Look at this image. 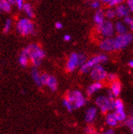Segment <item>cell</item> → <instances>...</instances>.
Listing matches in <instances>:
<instances>
[{
  "label": "cell",
  "mask_w": 133,
  "mask_h": 134,
  "mask_svg": "<svg viewBox=\"0 0 133 134\" xmlns=\"http://www.w3.org/2000/svg\"><path fill=\"white\" fill-rule=\"evenodd\" d=\"M21 54L27 56L34 66L40 65L42 60L45 57V52L36 44H30L27 48L23 49Z\"/></svg>",
  "instance_id": "1"
},
{
  "label": "cell",
  "mask_w": 133,
  "mask_h": 134,
  "mask_svg": "<svg viewBox=\"0 0 133 134\" xmlns=\"http://www.w3.org/2000/svg\"><path fill=\"white\" fill-rule=\"evenodd\" d=\"M96 103L103 114H105L107 111L114 109V99L110 92H109L108 97L100 96L97 97Z\"/></svg>",
  "instance_id": "2"
},
{
  "label": "cell",
  "mask_w": 133,
  "mask_h": 134,
  "mask_svg": "<svg viewBox=\"0 0 133 134\" xmlns=\"http://www.w3.org/2000/svg\"><path fill=\"white\" fill-rule=\"evenodd\" d=\"M16 29H17V31L21 34V35L25 36L28 35H31V34H34V25L30 19L23 18L18 21Z\"/></svg>",
  "instance_id": "3"
},
{
  "label": "cell",
  "mask_w": 133,
  "mask_h": 134,
  "mask_svg": "<svg viewBox=\"0 0 133 134\" xmlns=\"http://www.w3.org/2000/svg\"><path fill=\"white\" fill-rule=\"evenodd\" d=\"M66 99L72 104L73 108H81L86 104V99L82 94V92L77 90L70 92Z\"/></svg>",
  "instance_id": "4"
},
{
  "label": "cell",
  "mask_w": 133,
  "mask_h": 134,
  "mask_svg": "<svg viewBox=\"0 0 133 134\" xmlns=\"http://www.w3.org/2000/svg\"><path fill=\"white\" fill-rule=\"evenodd\" d=\"M132 35L130 33H126L124 35H119L114 38V50H119L126 48L132 41Z\"/></svg>",
  "instance_id": "5"
},
{
  "label": "cell",
  "mask_w": 133,
  "mask_h": 134,
  "mask_svg": "<svg viewBox=\"0 0 133 134\" xmlns=\"http://www.w3.org/2000/svg\"><path fill=\"white\" fill-rule=\"evenodd\" d=\"M107 61V57L105 55H99L96 56L93 58L90 59L88 62H87L85 64H83L81 66V72L82 73H87L91 69H92L93 67H95L96 65H99L101 62H104Z\"/></svg>",
  "instance_id": "6"
},
{
  "label": "cell",
  "mask_w": 133,
  "mask_h": 134,
  "mask_svg": "<svg viewBox=\"0 0 133 134\" xmlns=\"http://www.w3.org/2000/svg\"><path fill=\"white\" fill-rule=\"evenodd\" d=\"M107 72L103 68V66L101 65H97L95 67H93L91 70V77L94 81L101 83V81H103L105 78L107 77Z\"/></svg>",
  "instance_id": "7"
},
{
  "label": "cell",
  "mask_w": 133,
  "mask_h": 134,
  "mask_svg": "<svg viewBox=\"0 0 133 134\" xmlns=\"http://www.w3.org/2000/svg\"><path fill=\"white\" fill-rule=\"evenodd\" d=\"M98 30L103 36L110 38L114 33V25L110 21H105L101 25H98Z\"/></svg>",
  "instance_id": "8"
},
{
  "label": "cell",
  "mask_w": 133,
  "mask_h": 134,
  "mask_svg": "<svg viewBox=\"0 0 133 134\" xmlns=\"http://www.w3.org/2000/svg\"><path fill=\"white\" fill-rule=\"evenodd\" d=\"M78 65V54H77V53H72L68 60L67 65H66V70L69 72H72L77 68Z\"/></svg>",
  "instance_id": "9"
},
{
  "label": "cell",
  "mask_w": 133,
  "mask_h": 134,
  "mask_svg": "<svg viewBox=\"0 0 133 134\" xmlns=\"http://www.w3.org/2000/svg\"><path fill=\"white\" fill-rule=\"evenodd\" d=\"M100 48L106 52H111L113 50H114V38H107L104 39L103 41L100 43Z\"/></svg>",
  "instance_id": "10"
},
{
  "label": "cell",
  "mask_w": 133,
  "mask_h": 134,
  "mask_svg": "<svg viewBox=\"0 0 133 134\" xmlns=\"http://www.w3.org/2000/svg\"><path fill=\"white\" fill-rule=\"evenodd\" d=\"M97 114V110L95 107H91L89 108L87 112H86V115H85V120L87 123H92L94 121V119L96 116Z\"/></svg>",
  "instance_id": "11"
},
{
  "label": "cell",
  "mask_w": 133,
  "mask_h": 134,
  "mask_svg": "<svg viewBox=\"0 0 133 134\" xmlns=\"http://www.w3.org/2000/svg\"><path fill=\"white\" fill-rule=\"evenodd\" d=\"M115 13H116V16L119 17H125L129 15V10L127 6H125L123 4H120L117 6V8L115 9Z\"/></svg>",
  "instance_id": "12"
},
{
  "label": "cell",
  "mask_w": 133,
  "mask_h": 134,
  "mask_svg": "<svg viewBox=\"0 0 133 134\" xmlns=\"http://www.w3.org/2000/svg\"><path fill=\"white\" fill-rule=\"evenodd\" d=\"M121 89H122V85L118 80H115V81L112 83L110 92L114 97H118L121 92Z\"/></svg>",
  "instance_id": "13"
},
{
  "label": "cell",
  "mask_w": 133,
  "mask_h": 134,
  "mask_svg": "<svg viewBox=\"0 0 133 134\" xmlns=\"http://www.w3.org/2000/svg\"><path fill=\"white\" fill-rule=\"evenodd\" d=\"M101 88H102V83H99V82H95L94 83L91 84L88 88V89H87V94L88 96H91L94 92H97L98 90L101 89Z\"/></svg>",
  "instance_id": "14"
},
{
  "label": "cell",
  "mask_w": 133,
  "mask_h": 134,
  "mask_svg": "<svg viewBox=\"0 0 133 134\" xmlns=\"http://www.w3.org/2000/svg\"><path fill=\"white\" fill-rule=\"evenodd\" d=\"M94 21L97 25H101L105 21V12L102 9H99L94 16Z\"/></svg>",
  "instance_id": "15"
},
{
  "label": "cell",
  "mask_w": 133,
  "mask_h": 134,
  "mask_svg": "<svg viewBox=\"0 0 133 134\" xmlns=\"http://www.w3.org/2000/svg\"><path fill=\"white\" fill-rule=\"evenodd\" d=\"M46 85H48L49 88H51V91H56L57 88V81L54 76L49 75L48 81H47Z\"/></svg>",
  "instance_id": "16"
},
{
  "label": "cell",
  "mask_w": 133,
  "mask_h": 134,
  "mask_svg": "<svg viewBox=\"0 0 133 134\" xmlns=\"http://www.w3.org/2000/svg\"><path fill=\"white\" fill-rule=\"evenodd\" d=\"M114 30H116L119 35H124L127 32V27L121 21H117L114 25Z\"/></svg>",
  "instance_id": "17"
},
{
  "label": "cell",
  "mask_w": 133,
  "mask_h": 134,
  "mask_svg": "<svg viewBox=\"0 0 133 134\" xmlns=\"http://www.w3.org/2000/svg\"><path fill=\"white\" fill-rule=\"evenodd\" d=\"M106 123H107L108 125L112 126V127L116 126L118 124V121L114 114H112V113L108 114L107 116H106Z\"/></svg>",
  "instance_id": "18"
},
{
  "label": "cell",
  "mask_w": 133,
  "mask_h": 134,
  "mask_svg": "<svg viewBox=\"0 0 133 134\" xmlns=\"http://www.w3.org/2000/svg\"><path fill=\"white\" fill-rule=\"evenodd\" d=\"M25 12L27 14V16L30 18L34 17V13L33 12V8H32V6L30 3H24L23 5V8H22Z\"/></svg>",
  "instance_id": "19"
},
{
  "label": "cell",
  "mask_w": 133,
  "mask_h": 134,
  "mask_svg": "<svg viewBox=\"0 0 133 134\" xmlns=\"http://www.w3.org/2000/svg\"><path fill=\"white\" fill-rule=\"evenodd\" d=\"M32 77H33V79H34V83L38 85V86H42V83H41V77H40V75H39L38 71L34 68L32 71Z\"/></svg>",
  "instance_id": "20"
},
{
  "label": "cell",
  "mask_w": 133,
  "mask_h": 134,
  "mask_svg": "<svg viewBox=\"0 0 133 134\" xmlns=\"http://www.w3.org/2000/svg\"><path fill=\"white\" fill-rule=\"evenodd\" d=\"M114 109L116 110V112L124 111V104L121 99L118 98L114 100Z\"/></svg>",
  "instance_id": "21"
},
{
  "label": "cell",
  "mask_w": 133,
  "mask_h": 134,
  "mask_svg": "<svg viewBox=\"0 0 133 134\" xmlns=\"http://www.w3.org/2000/svg\"><path fill=\"white\" fill-rule=\"evenodd\" d=\"M0 8H1V11L3 10L6 12H10L11 10V6L8 3V1L2 0V1H0Z\"/></svg>",
  "instance_id": "22"
},
{
  "label": "cell",
  "mask_w": 133,
  "mask_h": 134,
  "mask_svg": "<svg viewBox=\"0 0 133 134\" xmlns=\"http://www.w3.org/2000/svg\"><path fill=\"white\" fill-rule=\"evenodd\" d=\"M114 115L118 122L125 121V119H127V115H126L125 111H121V112H116L115 111V113H114Z\"/></svg>",
  "instance_id": "23"
},
{
  "label": "cell",
  "mask_w": 133,
  "mask_h": 134,
  "mask_svg": "<svg viewBox=\"0 0 133 134\" xmlns=\"http://www.w3.org/2000/svg\"><path fill=\"white\" fill-rule=\"evenodd\" d=\"M19 62L21 64L22 66H26L29 63V57L27 56H25L24 54H21L20 56V58H19Z\"/></svg>",
  "instance_id": "24"
},
{
  "label": "cell",
  "mask_w": 133,
  "mask_h": 134,
  "mask_svg": "<svg viewBox=\"0 0 133 134\" xmlns=\"http://www.w3.org/2000/svg\"><path fill=\"white\" fill-rule=\"evenodd\" d=\"M105 16L107 17L108 19H114L116 16V13H115V10L113 8H109L107 11L105 12Z\"/></svg>",
  "instance_id": "25"
},
{
  "label": "cell",
  "mask_w": 133,
  "mask_h": 134,
  "mask_svg": "<svg viewBox=\"0 0 133 134\" xmlns=\"http://www.w3.org/2000/svg\"><path fill=\"white\" fill-rule=\"evenodd\" d=\"M122 0H105V1H103V3H108V5L112 8V7L114 6H118L120 3H122Z\"/></svg>",
  "instance_id": "26"
},
{
  "label": "cell",
  "mask_w": 133,
  "mask_h": 134,
  "mask_svg": "<svg viewBox=\"0 0 133 134\" xmlns=\"http://www.w3.org/2000/svg\"><path fill=\"white\" fill-rule=\"evenodd\" d=\"M63 104H64V105H65V107L66 109H67V110L68 111H70V112H71L72 110H73V105H72V104L69 102V100H67V99H64V100H63Z\"/></svg>",
  "instance_id": "27"
},
{
  "label": "cell",
  "mask_w": 133,
  "mask_h": 134,
  "mask_svg": "<svg viewBox=\"0 0 133 134\" xmlns=\"http://www.w3.org/2000/svg\"><path fill=\"white\" fill-rule=\"evenodd\" d=\"M11 27V21L10 19H8L6 21V23H5V26H4V29H3V32L6 34V33H8Z\"/></svg>",
  "instance_id": "28"
},
{
  "label": "cell",
  "mask_w": 133,
  "mask_h": 134,
  "mask_svg": "<svg viewBox=\"0 0 133 134\" xmlns=\"http://www.w3.org/2000/svg\"><path fill=\"white\" fill-rule=\"evenodd\" d=\"M125 124L127 125L128 128L131 129V132H132V126H133V119H132V117H129L128 119H125Z\"/></svg>",
  "instance_id": "29"
},
{
  "label": "cell",
  "mask_w": 133,
  "mask_h": 134,
  "mask_svg": "<svg viewBox=\"0 0 133 134\" xmlns=\"http://www.w3.org/2000/svg\"><path fill=\"white\" fill-rule=\"evenodd\" d=\"M85 132L87 134H97L96 129L93 128L91 126H88V127H86L85 129Z\"/></svg>",
  "instance_id": "30"
},
{
  "label": "cell",
  "mask_w": 133,
  "mask_h": 134,
  "mask_svg": "<svg viewBox=\"0 0 133 134\" xmlns=\"http://www.w3.org/2000/svg\"><path fill=\"white\" fill-rule=\"evenodd\" d=\"M86 63V56L83 54H79L78 55V65H83Z\"/></svg>",
  "instance_id": "31"
},
{
  "label": "cell",
  "mask_w": 133,
  "mask_h": 134,
  "mask_svg": "<svg viewBox=\"0 0 133 134\" xmlns=\"http://www.w3.org/2000/svg\"><path fill=\"white\" fill-rule=\"evenodd\" d=\"M40 77H41V83H42V85H46L49 75H48V74H43V75H42Z\"/></svg>",
  "instance_id": "32"
},
{
  "label": "cell",
  "mask_w": 133,
  "mask_h": 134,
  "mask_svg": "<svg viewBox=\"0 0 133 134\" xmlns=\"http://www.w3.org/2000/svg\"><path fill=\"white\" fill-rule=\"evenodd\" d=\"M124 22L126 24H128L130 25L131 24H133V20H132V18L131 16H125L124 17Z\"/></svg>",
  "instance_id": "33"
},
{
  "label": "cell",
  "mask_w": 133,
  "mask_h": 134,
  "mask_svg": "<svg viewBox=\"0 0 133 134\" xmlns=\"http://www.w3.org/2000/svg\"><path fill=\"white\" fill-rule=\"evenodd\" d=\"M16 4L17 5V8L19 10H22L23 5H24V2L22 0H17V1H16Z\"/></svg>",
  "instance_id": "34"
},
{
  "label": "cell",
  "mask_w": 133,
  "mask_h": 134,
  "mask_svg": "<svg viewBox=\"0 0 133 134\" xmlns=\"http://www.w3.org/2000/svg\"><path fill=\"white\" fill-rule=\"evenodd\" d=\"M108 76V79H109V81H115V80H117V76H116V75H114V74H109V75H107Z\"/></svg>",
  "instance_id": "35"
},
{
  "label": "cell",
  "mask_w": 133,
  "mask_h": 134,
  "mask_svg": "<svg viewBox=\"0 0 133 134\" xmlns=\"http://www.w3.org/2000/svg\"><path fill=\"white\" fill-rule=\"evenodd\" d=\"M127 4H128V10L132 12L133 11V1H132V0H128Z\"/></svg>",
  "instance_id": "36"
},
{
  "label": "cell",
  "mask_w": 133,
  "mask_h": 134,
  "mask_svg": "<svg viewBox=\"0 0 133 134\" xmlns=\"http://www.w3.org/2000/svg\"><path fill=\"white\" fill-rule=\"evenodd\" d=\"M91 5L93 8H99L100 6H101V3H100L98 1H95V2H92Z\"/></svg>",
  "instance_id": "37"
},
{
  "label": "cell",
  "mask_w": 133,
  "mask_h": 134,
  "mask_svg": "<svg viewBox=\"0 0 133 134\" xmlns=\"http://www.w3.org/2000/svg\"><path fill=\"white\" fill-rule=\"evenodd\" d=\"M55 27H56L57 30H61V29H62V27H63V25H62L61 22H56V23L55 24Z\"/></svg>",
  "instance_id": "38"
},
{
  "label": "cell",
  "mask_w": 133,
  "mask_h": 134,
  "mask_svg": "<svg viewBox=\"0 0 133 134\" xmlns=\"http://www.w3.org/2000/svg\"><path fill=\"white\" fill-rule=\"evenodd\" d=\"M64 39H65V41L69 42V41H70L71 37H70V35H65L64 36Z\"/></svg>",
  "instance_id": "39"
},
{
  "label": "cell",
  "mask_w": 133,
  "mask_h": 134,
  "mask_svg": "<svg viewBox=\"0 0 133 134\" xmlns=\"http://www.w3.org/2000/svg\"><path fill=\"white\" fill-rule=\"evenodd\" d=\"M101 134H114V130H113V129H109V130L106 131V132H103Z\"/></svg>",
  "instance_id": "40"
},
{
  "label": "cell",
  "mask_w": 133,
  "mask_h": 134,
  "mask_svg": "<svg viewBox=\"0 0 133 134\" xmlns=\"http://www.w3.org/2000/svg\"><path fill=\"white\" fill-rule=\"evenodd\" d=\"M128 65H129V66L131 67V68H132V66H133V62H132V60H131V61H129Z\"/></svg>",
  "instance_id": "41"
},
{
  "label": "cell",
  "mask_w": 133,
  "mask_h": 134,
  "mask_svg": "<svg viewBox=\"0 0 133 134\" xmlns=\"http://www.w3.org/2000/svg\"><path fill=\"white\" fill-rule=\"evenodd\" d=\"M0 12H1V8H0Z\"/></svg>",
  "instance_id": "42"
}]
</instances>
